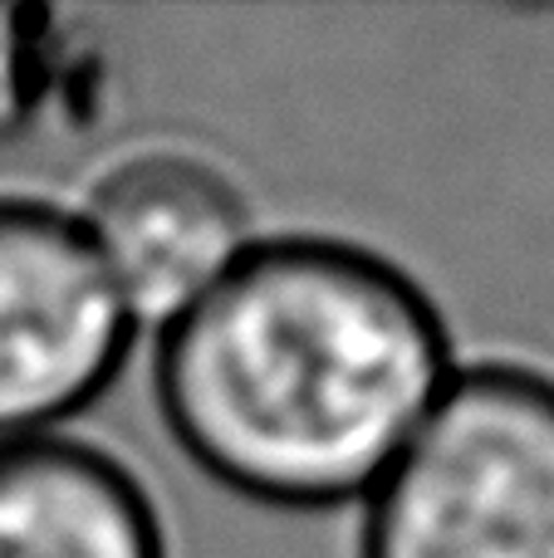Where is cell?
Segmentation results:
<instances>
[{"mask_svg": "<svg viewBox=\"0 0 554 558\" xmlns=\"http://www.w3.org/2000/svg\"><path fill=\"white\" fill-rule=\"evenodd\" d=\"M79 226L133 328H172L255 245L236 186L182 153L118 162L94 186Z\"/></svg>", "mask_w": 554, "mask_h": 558, "instance_id": "cell-4", "label": "cell"}, {"mask_svg": "<svg viewBox=\"0 0 554 558\" xmlns=\"http://www.w3.org/2000/svg\"><path fill=\"white\" fill-rule=\"evenodd\" d=\"M0 558H162V530L118 461L35 436L0 446Z\"/></svg>", "mask_w": 554, "mask_h": 558, "instance_id": "cell-5", "label": "cell"}, {"mask_svg": "<svg viewBox=\"0 0 554 558\" xmlns=\"http://www.w3.org/2000/svg\"><path fill=\"white\" fill-rule=\"evenodd\" d=\"M451 383L437 308L339 241H265L162 328L157 402L182 451L265 505L369 500Z\"/></svg>", "mask_w": 554, "mask_h": 558, "instance_id": "cell-1", "label": "cell"}, {"mask_svg": "<svg viewBox=\"0 0 554 558\" xmlns=\"http://www.w3.org/2000/svg\"><path fill=\"white\" fill-rule=\"evenodd\" d=\"M133 338L79 216L0 202V446L94 402Z\"/></svg>", "mask_w": 554, "mask_h": 558, "instance_id": "cell-3", "label": "cell"}, {"mask_svg": "<svg viewBox=\"0 0 554 558\" xmlns=\"http://www.w3.org/2000/svg\"><path fill=\"white\" fill-rule=\"evenodd\" d=\"M363 558H554V383L530 367L451 373L373 485Z\"/></svg>", "mask_w": 554, "mask_h": 558, "instance_id": "cell-2", "label": "cell"}]
</instances>
